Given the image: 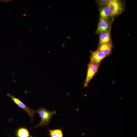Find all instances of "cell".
<instances>
[{"label":"cell","instance_id":"obj_1","mask_svg":"<svg viewBox=\"0 0 137 137\" xmlns=\"http://www.w3.org/2000/svg\"><path fill=\"white\" fill-rule=\"evenodd\" d=\"M37 112L39 114L41 120L39 123L34 128L48 125L52 117L56 113V111H50L45 108L41 107L38 109Z\"/></svg>","mask_w":137,"mask_h":137},{"label":"cell","instance_id":"obj_2","mask_svg":"<svg viewBox=\"0 0 137 137\" xmlns=\"http://www.w3.org/2000/svg\"><path fill=\"white\" fill-rule=\"evenodd\" d=\"M110 13L111 20L121 14L124 10V5L120 0H110L107 5Z\"/></svg>","mask_w":137,"mask_h":137},{"label":"cell","instance_id":"obj_3","mask_svg":"<svg viewBox=\"0 0 137 137\" xmlns=\"http://www.w3.org/2000/svg\"><path fill=\"white\" fill-rule=\"evenodd\" d=\"M100 65L90 63L88 64L86 77L83 85L84 87L88 86L91 80L97 72Z\"/></svg>","mask_w":137,"mask_h":137},{"label":"cell","instance_id":"obj_4","mask_svg":"<svg viewBox=\"0 0 137 137\" xmlns=\"http://www.w3.org/2000/svg\"><path fill=\"white\" fill-rule=\"evenodd\" d=\"M7 96L10 98L19 107L24 110L29 115L32 122L35 113H37L35 110H33L25 105L21 100L12 95L8 93Z\"/></svg>","mask_w":137,"mask_h":137},{"label":"cell","instance_id":"obj_5","mask_svg":"<svg viewBox=\"0 0 137 137\" xmlns=\"http://www.w3.org/2000/svg\"><path fill=\"white\" fill-rule=\"evenodd\" d=\"M90 63L100 64V63L107 56L97 49L94 51H91Z\"/></svg>","mask_w":137,"mask_h":137},{"label":"cell","instance_id":"obj_6","mask_svg":"<svg viewBox=\"0 0 137 137\" xmlns=\"http://www.w3.org/2000/svg\"><path fill=\"white\" fill-rule=\"evenodd\" d=\"M112 23L100 18L95 33L99 35L103 32L111 30Z\"/></svg>","mask_w":137,"mask_h":137},{"label":"cell","instance_id":"obj_7","mask_svg":"<svg viewBox=\"0 0 137 137\" xmlns=\"http://www.w3.org/2000/svg\"><path fill=\"white\" fill-rule=\"evenodd\" d=\"M113 47V44L111 42L98 45L97 49L107 56L111 54Z\"/></svg>","mask_w":137,"mask_h":137},{"label":"cell","instance_id":"obj_8","mask_svg":"<svg viewBox=\"0 0 137 137\" xmlns=\"http://www.w3.org/2000/svg\"><path fill=\"white\" fill-rule=\"evenodd\" d=\"M99 7L100 18L103 19L108 22H110L109 19L110 13L107 5H104Z\"/></svg>","mask_w":137,"mask_h":137},{"label":"cell","instance_id":"obj_9","mask_svg":"<svg viewBox=\"0 0 137 137\" xmlns=\"http://www.w3.org/2000/svg\"><path fill=\"white\" fill-rule=\"evenodd\" d=\"M111 30L103 32L99 34L98 45L112 42Z\"/></svg>","mask_w":137,"mask_h":137},{"label":"cell","instance_id":"obj_10","mask_svg":"<svg viewBox=\"0 0 137 137\" xmlns=\"http://www.w3.org/2000/svg\"><path fill=\"white\" fill-rule=\"evenodd\" d=\"M16 134L17 137H32L30 135L27 129L24 127L19 128L16 131Z\"/></svg>","mask_w":137,"mask_h":137},{"label":"cell","instance_id":"obj_11","mask_svg":"<svg viewBox=\"0 0 137 137\" xmlns=\"http://www.w3.org/2000/svg\"><path fill=\"white\" fill-rule=\"evenodd\" d=\"M49 130L50 137H63L62 129H56L51 130L49 128Z\"/></svg>","mask_w":137,"mask_h":137},{"label":"cell","instance_id":"obj_12","mask_svg":"<svg viewBox=\"0 0 137 137\" xmlns=\"http://www.w3.org/2000/svg\"><path fill=\"white\" fill-rule=\"evenodd\" d=\"M110 0H97V3L99 6L104 5H107Z\"/></svg>","mask_w":137,"mask_h":137},{"label":"cell","instance_id":"obj_13","mask_svg":"<svg viewBox=\"0 0 137 137\" xmlns=\"http://www.w3.org/2000/svg\"><path fill=\"white\" fill-rule=\"evenodd\" d=\"M7 0H0V2H7Z\"/></svg>","mask_w":137,"mask_h":137}]
</instances>
